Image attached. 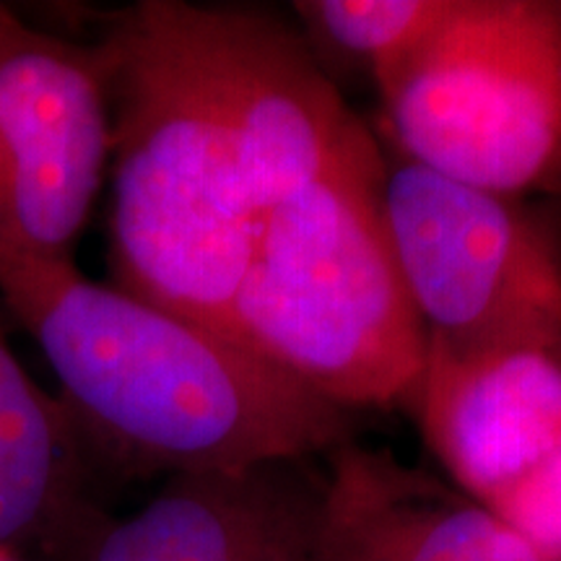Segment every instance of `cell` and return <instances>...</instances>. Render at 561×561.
I'll return each mask as SVG.
<instances>
[{"label":"cell","instance_id":"cell-1","mask_svg":"<svg viewBox=\"0 0 561 561\" xmlns=\"http://www.w3.org/2000/svg\"><path fill=\"white\" fill-rule=\"evenodd\" d=\"M0 294L45 351L87 450L125 473L314 460L356 439V413L237 335L96 284L73 261L0 257Z\"/></svg>","mask_w":561,"mask_h":561},{"label":"cell","instance_id":"cell-2","mask_svg":"<svg viewBox=\"0 0 561 561\" xmlns=\"http://www.w3.org/2000/svg\"><path fill=\"white\" fill-rule=\"evenodd\" d=\"M100 50L112 104L115 286L231 333V301L261 216L219 115L159 0L117 13Z\"/></svg>","mask_w":561,"mask_h":561},{"label":"cell","instance_id":"cell-3","mask_svg":"<svg viewBox=\"0 0 561 561\" xmlns=\"http://www.w3.org/2000/svg\"><path fill=\"white\" fill-rule=\"evenodd\" d=\"M380 146L265 210L229 331L322 401L405 409L426 364L424 325L382 221Z\"/></svg>","mask_w":561,"mask_h":561},{"label":"cell","instance_id":"cell-4","mask_svg":"<svg viewBox=\"0 0 561 561\" xmlns=\"http://www.w3.org/2000/svg\"><path fill=\"white\" fill-rule=\"evenodd\" d=\"M375 87L398 157L486 191L561 195L553 0H453Z\"/></svg>","mask_w":561,"mask_h":561},{"label":"cell","instance_id":"cell-5","mask_svg":"<svg viewBox=\"0 0 561 561\" xmlns=\"http://www.w3.org/2000/svg\"><path fill=\"white\" fill-rule=\"evenodd\" d=\"M382 221L430 351L561 354V242L520 195L385 159Z\"/></svg>","mask_w":561,"mask_h":561},{"label":"cell","instance_id":"cell-6","mask_svg":"<svg viewBox=\"0 0 561 561\" xmlns=\"http://www.w3.org/2000/svg\"><path fill=\"white\" fill-rule=\"evenodd\" d=\"M159 11L219 115L261 219L377 146L301 34L284 21L178 0H159Z\"/></svg>","mask_w":561,"mask_h":561},{"label":"cell","instance_id":"cell-7","mask_svg":"<svg viewBox=\"0 0 561 561\" xmlns=\"http://www.w3.org/2000/svg\"><path fill=\"white\" fill-rule=\"evenodd\" d=\"M110 157L100 45L34 30L0 5V257L73 261Z\"/></svg>","mask_w":561,"mask_h":561},{"label":"cell","instance_id":"cell-8","mask_svg":"<svg viewBox=\"0 0 561 561\" xmlns=\"http://www.w3.org/2000/svg\"><path fill=\"white\" fill-rule=\"evenodd\" d=\"M322 494L314 460L170 476L136 515L91 536L87 561H312Z\"/></svg>","mask_w":561,"mask_h":561},{"label":"cell","instance_id":"cell-9","mask_svg":"<svg viewBox=\"0 0 561 561\" xmlns=\"http://www.w3.org/2000/svg\"><path fill=\"white\" fill-rule=\"evenodd\" d=\"M409 411L450 483L494 512L561 442V354L426 351Z\"/></svg>","mask_w":561,"mask_h":561},{"label":"cell","instance_id":"cell-10","mask_svg":"<svg viewBox=\"0 0 561 561\" xmlns=\"http://www.w3.org/2000/svg\"><path fill=\"white\" fill-rule=\"evenodd\" d=\"M312 561H549L439 476L348 439L325 455Z\"/></svg>","mask_w":561,"mask_h":561},{"label":"cell","instance_id":"cell-11","mask_svg":"<svg viewBox=\"0 0 561 561\" xmlns=\"http://www.w3.org/2000/svg\"><path fill=\"white\" fill-rule=\"evenodd\" d=\"M83 455L68 405L32 380L0 328V549L94 536Z\"/></svg>","mask_w":561,"mask_h":561},{"label":"cell","instance_id":"cell-12","mask_svg":"<svg viewBox=\"0 0 561 561\" xmlns=\"http://www.w3.org/2000/svg\"><path fill=\"white\" fill-rule=\"evenodd\" d=\"M453 0H299L301 39L312 55L328 53L362 68L371 81L409 55L450 11Z\"/></svg>","mask_w":561,"mask_h":561},{"label":"cell","instance_id":"cell-13","mask_svg":"<svg viewBox=\"0 0 561 561\" xmlns=\"http://www.w3.org/2000/svg\"><path fill=\"white\" fill-rule=\"evenodd\" d=\"M549 561H561V442L494 510Z\"/></svg>","mask_w":561,"mask_h":561},{"label":"cell","instance_id":"cell-14","mask_svg":"<svg viewBox=\"0 0 561 561\" xmlns=\"http://www.w3.org/2000/svg\"><path fill=\"white\" fill-rule=\"evenodd\" d=\"M0 561H21L16 557V551H9V549H0Z\"/></svg>","mask_w":561,"mask_h":561},{"label":"cell","instance_id":"cell-15","mask_svg":"<svg viewBox=\"0 0 561 561\" xmlns=\"http://www.w3.org/2000/svg\"><path fill=\"white\" fill-rule=\"evenodd\" d=\"M553 11H557V19H559V30H561V0H553Z\"/></svg>","mask_w":561,"mask_h":561}]
</instances>
